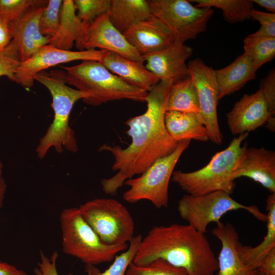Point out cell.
<instances>
[{"instance_id":"cell-30","label":"cell","mask_w":275,"mask_h":275,"mask_svg":"<svg viewBox=\"0 0 275 275\" xmlns=\"http://www.w3.org/2000/svg\"><path fill=\"white\" fill-rule=\"evenodd\" d=\"M63 1L49 0L45 7L39 22L41 34L50 39L57 33L60 23V12Z\"/></svg>"},{"instance_id":"cell-20","label":"cell","mask_w":275,"mask_h":275,"mask_svg":"<svg viewBox=\"0 0 275 275\" xmlns=\"http://www.w3.org/2000/svg\"><path fill=\"white\" fill-rule=\"evenodd\" d=\"M112 73L128 84L149 92L159 82L143 61H135L107 51L100 62Z\"/></svg>"},{"instance_id":"cell-12","label":"cell","mask_w":275,"mask_h":275,"mask_svg":"<svg viewBox=\"0 0 275 275\" xmlns=\"http://www.w3.org/2000/svg\"><path fill=\"white\" fill-rule=\"evenodd\" d=\"M106 50L88 49L71 51L49 44L41 47L28 60L21 62L15 73V81L26 89L34 85V76L49 67L77 60L101 62Z\"/></svg>"},{"instance_id":"cell-32","label":"cell","mask_w":275,"mask_h":275,"mask_svg":"<svg viewBox=\"0 0 275 275\" xmlns=\"http://www.w3.org/2000/svg\"><path fill=\"white\" fill-rule=\"evenodd\" d=\"M74 7L78 18L88 24L99 15L109 11L111 0H75Z\"/></svg>"},{"instance_id":"cell-8","label":"cell","mask_w":275,"mask_h":275,"mask_svg":"<svg viewBox=\"0 0 275 275\" xmlns=\"http://www.w3.org/2000/svg\"><path fill=\"white\" fill-rule=\"evenodd\" d=\"M190 142V140L179 142L172 153L156 160L140 177L126 180L124 184L129 188L123 194V199L129 203L145 200L157 208H167L170 179L176 163Z\"/></svg>"},{"instance_id":"cell-4","label":"cell","mask_w":275,"mask_h":275,"mask_svg":"<svg viewBox=\"0 0 275 275\" xmlns=\"http://www.w3.org/2000/svg\"><path fill=\"white\" fill-rule=\"evenodd\" d=\"M33 78L49 90L52 98L51 107L54 112L53 121L36 148L38 157L44 158L52 147L59 153L64 149L75 153L78 149L77 144L74 132L69 126V119L74 103L79 99L86 98V95L68 87L46 72L38 73Z\"/></svg>"},{"instance_id":"cell-27","label":"cell","mask_w":275,"mask_h":275,"mask_svg":"<svg viewBox=\"0 0 275 275\" xmlns=\"http://www.w3.org/2000/svg\"><path fill=\"white\" fill-rule=\"evenodd\" d=\"M199 8H215L222 10L224 18L229 23H237L251 18L253 9L252 0H195Z\"/></svg>"},{"instance_id":"cell-15","label":"cell","mask_w":275,"mask_h":275,"mask_svg":"<svg viewBox=\"0 0 275 275\" xmlns=\"http://www.w3.org/2000/svg\"><path fill=\"white\" fill-rule=\"evenodd\" d=\"M193 49L184 43L175 41L159 51L143 56L145 67L161 80L173 84L189 76L186 60Z\"/></svg>"},{"instance_id":"cell-2","label":"cell","mask_w":275,"mask_h":275,"mask_svg":"<svg viewBox=\"0 0 275 275\" xmlns=\"http://www.w3.org/2000/svg\"><path fill=\"white\" fill-rule=\"evenodd\" d=\"M204 234L188 224L154 226L142 238L132 263L144 265L161 259L188 275H215L217 259Z\"/></svg>"},{"instance_id":"cell-7","label":"cell","mask_w":275,"mask_h":275,"mask_svg":"<svg viewBox=\"0 0 275 275\" xmlns=\"http://www.w3.org/2000/svg\"><path fill=\"white\" fill-rule=\"evenodd\" d=\"M80 212L104 243H127L134 236V223L126 207L111 198H96L79 206Z\"/></svg>"},{"instance_id":"cell-38","label":"cell","mask_w":275,"mask_h":275,"mask_svg":"<svg viewBox=\"0 0 275 275\" xmlns=\"http://www.w3.org/2000/svg\"><path fill=\"white\" fill-rule=\"evenodd\" d=\"M257 269L270 275H275V248L265 257Z\"/></svg>"},{"instance_id":"cell-11","label":"cell","mask_w":275,"mask_h":275,"mask_svg":"<svg viewBox=\"0 0 275 275\" xmlns=\"http://www.w3.org/2000/svg\"><path fill=\"white\" fill-rule=\"evenodd\" d=\"M187 66L197 91L200 105L199 115L206 128L209 140L219 145L222 143L223 135L217 119L219 89L215 70L200 59L191 61Z\"/></svg>"},{"instance_id":"cell-3","label":"cell","mask_w":275,"mask_h":275,"mask_svg":"<svg viewBox=\"0 0 275 275\" xmlns=\"http://www.w3.org/2000/svg\"><path fill=\"white\" fill-rule=\"evenodd\" d=\"M61 67L63 70H52L49 74L85 94L82 100L88 104L98 106L122 99L146 102L148 92L128 84L100 62L83 61Z\"/></svg>"},{"instance_id":"cell-13","label":"cell","mask_w":275,"mask_h":275,"mask_svg":"<svg viewBox=\"0 0 275 275\" xmlns=\"http://www.w3.org/2000/svg\"><path fill=\"white\" fill-rule=\"evenodd\" d=\"M117 53L128 59L144 61L143 57L111 22L107 13L87 24L79 51L95 49Z\"/></svg>"},{"instance_id":"cell-36","label":"cell","mask_w":275,"mask_h":275,"mask_svg":"<svg viewBox=\"0 0 275 275\" xmlns=\"http://www.w3.org/2000/svg\"><path fill=\"white\" fill-rule=\"evenodd\" d=\"M260 89L267 103L271 116L275 115V70L273 68L262 81Z\"/></svg>"},{"instance_id":"cell-14","label":"cell","mask_w":275,"mask_h":275,"mask_svg":"<svg viewBox=\"0 0 275 275\" xmlns=\"http://www.w3.org/2000/svg\"><path fill=\"white\" fill-rule=\"evenodd\" d=\"M241 177L251 179L275 193V152L263 147L248 148L245 143L232 174L234 181Z\"/></svg>"},{"instance_id":"cell-39","label":"cell","mask_w":275,"mask_h":275,"mask_svg":"<svg viewBox=\"0 0 275 275\" xmlns=\"http://www.w3.org/2000/svg\"><path fill=\"white\" fill-rule=\"evenodd\" d=\"M9 24L5 20L0 19V50L5 48L12 40Z\"/></svg>"},{"instance_id":"cell-35","label":"cell","mask_w":275,"mask_h":275,"mask_svg":"<svg viewBox=\"0 0 275 275\" xmlns=\"http://www.w3.org/2000/svg\"><path fill=\"white\" fill-rule=\"evenodd\" d=\"M251 18L259 21V29L252 34L255 36L275 37V14L265 12L253 9L250 13Z\"/></svg>"},{"instance_id":"cell-31","label":"cell","mask_w":275,"mask_h":275,"mask_svg":"<svg viewBox=\"0 0 275 275\" xmlns=\"http://www.w3.org/2000/svg\"><path fill=\"white\" fill-rule=\"evenodd\" d=\"M125 275H188V274L181 268L174 266L163 260L157 259L144 265H137L132 262L129 265Z\"/></svg>"},{"instance_id":"cell-1","label":"cell","mask_w":275,"mask_h":275,"mask_svg":"<svg viewBox=\"0 0 275 275\" xmlns=\"http://www.w3.org/2000/svg\"><path fill=\"white\" fill-rule=\"evenodd\" d=\"M172 84L159 81L148 92L145 112L125 122L128 127L126 133L131 138L128 147L105 144L99 148L113 155L112 170L117 171L101 181L106 194L115 196L126 180L142 174L156 160L170 154L177 147L178 142L170 136L164 124L166 103Z\"/></svg>"},{"instance_id":"cell-19","label":"cell","mask_w":275,"mask_h":275,"mask_svg":"<svg viewBox=\"0 0 275 275\" xmlns=\"http://www.w3.org/2000/svg\"><path fill=\"white\" fill-rule=\"evenodd\" d=\"M211 233L222 244L217 258V275H255L257 269L246 265L239 256V236L232 224L220 222Z\"/></svg>"},{"instance_id":"cell-22","label":"cell","mask_w":275,"mask_h":275,"mask_svg":"<svg viewBox=\"0 0 275 275\" xmlns=\"http://www.w3.org/2000/svg\"><path fill=\"white\" fill-rule=\"evenodd\" d=\"M257 71L251 59L244 52L228 66L215 70L219 100L239 90L248 81L255 79Z\"/></svg>"},{"instance_id":"cell-23","label":"cell","mask_w":275,"mask_h":275,"mask_svg":"<svg viewBox=\"0 0 275 275\" xmlns=\"http://www.w3.org/2000/svg\"><path fill=\"white\" fill-rule=\"evenodd\" d=\"M164 124L170 136L177 142L195 140H209L206 128L198 114L179 111H166Z\"/></svg>"},{"instance_id":"cell-33","label":"cell","mask_w":275,"mask_h":275,"mask_svg":"<svg viewBox=\"0 0 275 275\" xmlns=\"http://www.w3.org/2000/svg\"><path fill=\"white\" fill-rule=\"evenodd\" d=\"M20 62L18 46L12 40L5 48L0 50V76H6L15 81V73Z\"/></svg>"},{"instance_id":"cell-28","label":"cell","mask_w":275,"mask_h":275,"mask_svg":"<svg viewBox=\"0 0 275 275\" xmlns=\"http://www.w3.org/2000/svg\"><path fill=\"white\" fill-rule=\"evenodd\" d=\"M243 43L244 53L251 59L257 70L275 57V37L250 34L244 38Z\"/></svg>"},{"instance_id":"cell-5","label":"cell","mask_w":275,"mask_h":275,"mask_svg":"<svg viewBox=\"0 0 275 275\" xmlns=\"http://www.w3.org/2000/svg\"><path fill=\"white\" fill-rule=\"evenodd\" d=\"M249 132L234 138L225 149L216 153L208 163L191 172L175 171L172 180L187 194L199 196L216 191L231 195L235 186L232 174Z\"/></svg>"},{"instance_id":"cell-29","label":"cell","mask_w":275,"mask_h":275,"mask_svg":"<svg viewBox=\"0 0 275 275\" xmlns=\"http://www.w3.org/2000/svg\"><path fill=\"white\" fill-rule=\"evenodd\" d=\"M142 239L141 235L134 236L129 242L127 249L116 256L113 263L105 271H101L96 265H85L87 275H125L127 269L132 262Z\"/></svg>"},{"instance_id":"cell-43","label":"cell","mask_w":275,"mask_h":275,"mask_svg":"<svg viewBox=\"0 0 275 275\" xmlns=\"http://www.w3.org/2000/svg\"><path fill=\"white\" fill-rule=\"evenodd\" d=\"M255 275H270V274H267L258 269H257Z\"/></svg>"},{"instance_id":"cell-37","label":"cell","mask_w":275,"mask_h":275,"mask_svg":"<svg viewBox=\"0 0 275 275\" xmlns=\"http://www.w3.org/2000/svg\"><path fill=\"white\" fill-rule=\"evenodd\" d=\"M40 261L38 262L37 267L34 269L35 275H59L57 268L59 256L58 252H53L49 258L42 251H40ZM69 275L73 274L70 273Z\"/></svg>"},{"instance_id":"cell-41","label":"cell","mask_w":275,"mask_h":275,"mask_svg":"<svg viewBox=\"0 0 275 275\" xmlns=\"http://www.w3.org/2000/svg\"><path fill=\"white\" fill-rule=\"evenodd\" d=\"M254 3H256L260 7L265 9L270 13H274L275 1L274 0H253Z\"/></svg>"},{"instance_id":"cell-17","label":"cell","mask_w":275,"mask_h":275,"mask_svg":"<svg viewBox=\"0 0 275 275\" xmlns=\"http://www.w3.org/2000/svg\"><path fill=\"white\" fill-rule=\"evenodd\" d=\"M271 115L267 103L259 89L245 94L227 114V123L233 135L254 131L265 124Z\"/></svg>"},{"instance_id":"cell-25","label":"cell","mask_w":275,"mask_h":275,"mask_svg":"<svg viewBox=\"0 0 275 275\" xmlns=\"http://www.w3.org/2000/svg\"><path fill=\"white\" fill-rule=\"evenodd\" d=\"M107 13L112 23L122 34L133 24L153 17L146 0H111Z\"/></svg>"},{"instance_id":"cell-10","label":"cell","mask_w":275,"mask_h":275,"mask_svg":"<svg viewBox=\"0 0 275 275\" xmlns=\"http://www.w3.org/2000/svg\"><path fill=\"white\" fill-rule=\"evenodd\" d=\"M153 17L172 34L175 41L184 43L204 32L213 14L211 8H199L186 0L148 1Z\"/></svg>"},{"instance_id":"cell-44","label":"cell","mask_w":275,"mask_h":275,"mask_svg":"<svg viewBox=\"0 0 275 275\" xmlns=\"http://www.w3.org/2000/svg\"><path fill=\"white\" fill-rule=\"evenodd\" d=\"M3 164L0 159V177H2Z\"/></svg>"},{"instance_id":"cell-9","label":"cell","mask_w":275,"mask_h":275,"mask_svg":"<svg viewBox=\"0 0 275 275\" xmlns=\"http://www.w3.org/2000/svg\"><path fill=\"white\" fill-rule=\"evenodd\" d=\"M245 210L257 219L266 221V214L256 206H247L234 200L223 191L193 196L184 195L178 201L177 210L180 216L197 231L205 233L208 225L217 224L226 213L237 210Z\"/></svg>"},{"instance_id":"cell-16","label":"cell","mask_w":275,"mask_h":275,"mask_svg":"<svg viewBox=\"0 0 275 275\" xmlns=\"http://www.w3.org/2000/svg\"><path fill=\"white\" fill-rule=\"evenodd\" d=\"M48 1H43L29 9L9 24L12 40L18 46L20 61L30 59L41 47L49 44L50 38L40 33L39 22Z\"/></svg>"},{"instance_id":"cell-40","label":"cell","mask_w":275,"mask_h":275,"mask_svg":"<svg viewBox=\"0 0 275 275\" xmlns=\"http://www.w3.org/2000/svg\"><path fill=\"white\" fill-rule=\"evenodd\" d=\"M0 275H28L23 270L0 260Z\"/></svg>"},{"instance_id":"cell-18","label":"cell","mask_w":275,"mask_h":275,"mask_svg":"<svg viewBox=\"0 0 275 275\" xmlns=\"http://www.w3.org/2000/svg\"><path fill=\"white\" fill-rule=\"evenodd\" d=\"M123 34L142 57L161 50L175 42L170 32L153 16L133 24Z\"/></svg>"},{"instance_id":"cell-6","label":"cell","mask_w":275,"mask_h":275,"mask_svg":"<svg viewBox=\"0 0 275 275\" xmlns=\"http://www.w3.org/2000/svg\"><path fill=\"white\" fill-rule=\"evenodd\" d=\"M60 221L63 252L77 258L85 265L110 262L128 246L127 243L108 245L102 242L84 219L78 207L64 209Z\"/></svg>"},{"instance_id":"cell-34","label":"cell","mask_w":275,"mask_h":275,"mask_svg":"<svg viewBox=\"0 0 275 275\" xmlns=\"http://www.w3.org/2000/svg\"><path fill=\"white\" fill-rule=\"evenodd\" d=\"M38 0H0V19L9 24L22 16L31 7L41 3Z\"/></svg>"},{"instance_id":"cell-42","label":"cell","mask_w":275,"mask_h":275,"mask_svg":"<svg viewBox=\"0 0 275 275\" xmlns=\"http://www.w3.org/2000/svg\"><path fill=\"white\" fill-rule=\"evenodd\" d=\"M7 185L3 177H0V209L2 207Z\"/></svg>"},{"instance_id":"cell-26","label":"cell","mask_w":275,"mask_h":275,"mask_svg":"<svg viewBox=\"0 0 275 275\" xmlns=\"http://www.w3.org/2000/svg\"><path fill=\"white\" fill-rule=\"evenodd\" d=\"M172 111L199 114L197 91L190 76L172 85L166 103V111Z\"/></svg>"},{"instance_id":"cell-24","label":"cell","mask_w":275,"mask_h":275,"mask_svg":"<svg viewBox=\"0 0 275 275\" xmlns=\"http://www.w3.org/2000/svg\"><path fill=\"white\" fill-rule=\"evenodd\" d=\"M267 232L263 240L255 246L243 245L239 242L237 251L242 261L250 267L257 269L265 257L275 248V193L266 200Z\"/></svg>"},{"instance_id":"cell-21","label":"cell","mask_w":275,"mask_h":275,"mask_svg":"<svg viewBox=\"0 0 275 275\" xmlns=\"http://www.w3.org/2000/svg\"><path fill=\"white\" fill-rule=\"evenodd\" d=\"M87 24L77 17L73 1L64 0L58 31L49 39L48 44L59 49L70 50L75 43L79 50Z\"/></svg>"}]
</instances>
